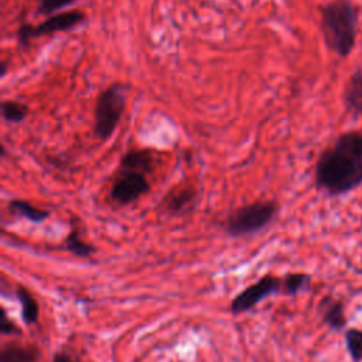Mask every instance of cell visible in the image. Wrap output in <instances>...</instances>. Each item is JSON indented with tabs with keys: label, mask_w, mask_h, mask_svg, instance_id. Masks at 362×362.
<instances>
[{
	"label": "cell",
	"mask_w": 362,
	"mask_h": 362,
	"mask_svg": "<svg viewBox=\"0 0 362 362\" xmlns=\"http://www.w3.org/2000/svg\"><path fill=\"white\" fill-rule=\"evenodd\" d=\"M314 184L329 197L345 195L362 185V132H344L320 153Z\"/></svg>",
	"instance_id": "1"
},
{
	"label": "cell",
	"mask_w": 362,
	"mask_h": 362,
	"mask_svg": "<svg viewBox=\"0 0 362 362\" xmlns=\"http://www.w3.org/2000/svg\"><path fill=\"white\" fill-rule=\"evenodd\" d=\"M358 18V8L351 0H332L320 8L321 35L331 52L349 57L356 44Z\"/></svg>",
	"instance_id": "2"
},
{
	"label": "cell",
	"mask_w": 362,
	"mask_h": 362,
	"mask_svg": "<svg viewBox=\"0 0 362 362\" xmlns=\"http://www.w3.org/2000/svg\"><path fill=\"white\" fill-rule=\"evenodd\" d=\"M277 212L279 202L274 199H263L240 205L230 211L225 218L222 223L223 232L230 238L257 233L273 222Z\"/></svg>",
	"instance_id": "3"
},
{
	"label": "cell",
	"mask_w": 362,
	"mask_h": 362,
	"mask_svg": "<svg viewBox=\"0 0 362 362\" xmlns=\"http://www.w3.org/2000/svg\"><path fill=\"white\" fill-rule=\"evenodd\" d=\"M127 100V86L113 82L106 86L96 98L93 109V136L99 141L109 140L116 132Z\"/></svg>",
	"instance_id": "4"
},
{
	"label": "cell",
	"mask_w": 362,
	"mask_h": 362,
	"mask_svg": "<svg viewBox=\"0 0 362 362\" xmlns=\"http://www.w3.org/2000/svg\"><path fill=\"white\" fill-rule=\"evenodd\" d=\"M86 16L82 10L72 8L66 11H59L52 16L45 17L40 24H30L27 21H21L17 31V42L20 47L27 48L33 41L52 35L55 33H64L74 30L85 21Z\"/></svg>",
	"instance_id": "5"
},
{
	"label": "cell",
	"mask_w": 362,
	"mask_h": 362,
	"mask_svg": "<svg viewBox=\"0 0 362 362\" xmlns=\"http://www.w3.org/2000/svg\"><path fill=\"white\" fill-rule=\"evenodd\" d=\"M148 177L146 173L119 167L109 188V199L117 206L132 205L150 191Z\"/></svg>",
	"instance_id": "6"
},
{
	"label": "cell",
	"mask_w": 362,
	"mask_h": 362,
	"mask_svg": "<svg viewBox=\"0 0 362 362\" xmlns=\"http://www.w3.org/2000/svg\"><path fill=\"white\" fill-rule=\"evenodd\" d=\"M281 288H283V277H279L274 274H264L255 283L245 287L240 293H238L232 298L229 304V310L235 315L247 313L253 310L257 304H260L264 298L274 294H281Z\"/></svg>",
	"instance_id": "7"
},
{
	"label": "cell",
	"mask_w": 362,
	"mask_h": 362,
	"mask_svg": "<svg viewBox=\"0 0 362 362\" xmlns=\"http://www.w3.org/2000/svg\"><path fill=\"white\" fill-rule=\"evenodd\" d=\"M198 204V189L194 184L182 182L165 194L161 209L170 216H184L192 212Z\"/></svg>",
	"instance_id": "8"
},
{
	"label": "cell",
	"mask_w": 362,
	"mask_h": 362,
	"mask_svg": "<svg viewBox=\"0 0 362 362\" xmlns=\"http://www.w3.org/2000/svg\"><path fill=\"white\" fill-rule=\"evenodd\" d=\"M317 311L321 317V321L334 332L345 331L346 327V315L344 310V303L331 297L325 296L317 305Z\"/></svg>",
	"instance_id": "9"
},
{
	"label": "cell",
	"mask_w": 362,
	"mask_h": 362,
	"mask_svg": "<svg viewBox=\"0 0 362 362\" xmlns=\"http://www.w3.org/2000/svg\"><path fill=\"white\" fill-rule=\"evenodd\" d=\"M158 164L157 153L150 148H133L124 153L120 158L119 167L146 173L151 175Z\"/></svg>",
	"instance_id": "10"
},
{
	"label": "cell",
	"mask_w": 362,
	"mask_h": 362,
	"mask_svg": "<svg viewBox=\"0 0 362 362\" xmlns=\"http://www.w3.org/2000/svg\"><path fill=\"white\" fill-rule=\"evenodd\" d=\"M41 349L35 344L6 342L0 349V362H38Z\"/></svg>",
	"instance_id": "11"
},
{
	"label": "cell",
	"mask_w": 362,
	"mask_h": 362,
	"mask_svg": "<svg viewBox=\"0 0 362 362\" xmlns=\"http://www.w3.org/2000/svg\"><path fill=\"white\" fill-rule=\"evenodd\" d=\"M62 249L81 259H90L96 252V247L85 240L83 232L76 222L71 223L69 232L62 242Z\"/></svg>",
	"instance_id": "12"
},
{
	"label": "cell",
	"mask_w": 362,
	"mask_h": 362,
	"mask_svg": "<svg viewBox=\"0 0 362 362\" xmlns=\"http://www.w3.org/2000/svg\"><path fill=\"white\" fill-rule=\"evenodd\" d=\"M344 105L348 112L362 116V66H358L344 86Z\"/></svg>",
	"instance_id": "13"
},
{
	"label": "cell",
	"mask_w": 362,
	"mask_h": 362,
	"mask_svg": "<svg viewBox=\"0 0 362 362\" xmlns=\"http://www.w3.org/2000/svg\"><path fill=\"white\" fill-rule=\"evenodd\" d=\"M7 209L10 214H13L18 218H24L33 223H41V222L47 221L51 215L49 209L40 208V206L31 204L30 201L20 199V198L10 199L7 204Z\"/></svg>",
	"instance_id": "14"
},
{
	"label": "cell",
	"mask_w": 362,
	"mask_h": 362,
	"mask_svg": "<svg viewBox=\"0 0 362 362\" xmlns=\"http://www.w3.org/2000/svg\"><path fill=\"white\" fill-rule=\"evenodd\" d=\"M16 297L21 307V318L25 325H35L40 320V304L31 291L23 286L16 288Z\"/></svg>",
	"instance_id": "15"
},
{
	"label": "cell",
	"mask_w": 362,
	"mask_h": 362,
	"mask_svg": "<svg viewBox=\"0 0 362 362\" xmlns=\"http://www.w3.org/2000/svg\"><path fill=\"white\" fill-rule=\"evenodd\" d=\"M311 287V276L307 273H288L283 277V296H298L308 291Z\"/></svg>",
	"instance_id": "16"
},
{
	"label": "cell",
	"mask_w": 362,
	"mask_h": 362,
	"mask_svg": "<svg viewBox=\"0 0 362 362\" xmlns=\"http://www.w3.org/2000/svg\"><path fill=\"white\" fill-rule=\"evenodd\" d=\"M28 116V106L14 99L1 102V117L8 123H21Z\"/></svg>",
	"instance_id": "17"
},
{
	"label": "cell",
	"mask_w": 362,
	"mask_h": 362,
	"mask_svg": "<svg viewBox=\"0 0 362 362\" xmlns=\"http://www.w3.org/2000/svg\"><path fill=\"white\" fill-rule=\"evenodd\" d=\"M344 341L352 362H362V329L359 328L345 329Z\"/></svg>",
	"instance_id": "18"
},
{
	"label": "cell",
	"mask_w": 362,
	"mask_h": 362,
	"mask_svg": "<svg viewBox=\"0 0 362 362\" xmlns=\"http://www.w3.org/2000/svg\"><path fill=\"white\" fill-rule=\"evenodd\" d=\"M35 1V11L40 16H52L59 13L64 8L75 4L78 0H34Z\"/></svg>",
	"instance_id": "19"
},
{
	"label": "cell",
	"mask_w": 362,
	"mask_h": 362,
	"mask_svg": "<svg viewBox=\"0 0 362 362\" xmlns=\"http://www.w3.org/2000/svg\"><path fill=\"white\" fill-rule=\"evenodd\" d=\"M0 332L3 335H20L21 331L17 324L7 315L4 307L0 308Z\"/></svg>",
	"instance_id": "20"
},
{
	"label": "cell",
	"mask_w": 362,
	"mask_h": 362,
	"mask_svg": "<svg viewBox=\"0 0 362 362\" xmlns=\"http://www.w3.org/2000/svg\"><path fill=\"white\" fill-rule=\"evenodd\" d=\"M51 362H79V359L68 349H61V351L54 352Z\"/></svg>",
	"instance_id": "21"
}]
</instances>
